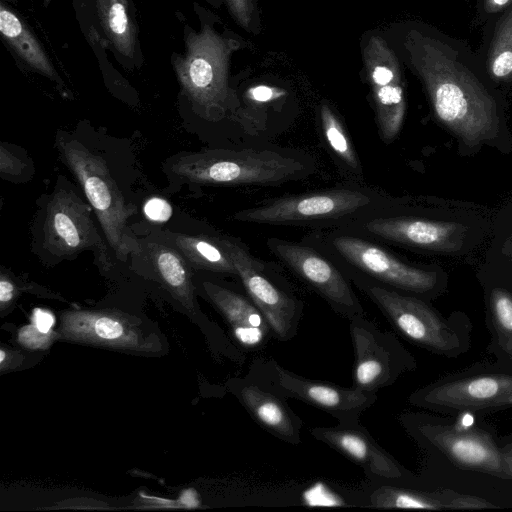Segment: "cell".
Listing matches in <instances>:
<instances>
[{
    "instance_id": "obj_7",
    "label": "cell",
    "mask_w": 512,
    "mask_h": 512,
    "mask_svg": "<svg viewBox=\"0 0 512 512\" xmlns=\"http://www.w3.org/2000/svg\"><path fill=\"white\" fill-rule=\"evenodd\" d=\"M246 376L286 399H296L330 414L340 424L359 422L361 414L377 400L376 393L308 379L269 358L254 359Z\"/></svg>"
},
{
    "instance_id": "obj_25",
    "label": "cell",
    "mask_w": 512,
    "mask_h": 512,
    "mask_svg": "<svg viewBox=\"0 0 512 512\" xmlns=\"http://www.w3.org/2000/svg\"><path fill=\"white\" fill-rule=\"evenodd\" d=\"M321 128L325 140L342 163L354 172H361V166L348 134L334 111L323 104L320 108Z\"/></svg>"
},
{
    "instance_id": "obj_26",
    "label": "cell",
    "mask_w": 512,
    "mask_h": 512,
    "mask_svg": "<svg viewBox=\"0 0 512 512\" xmlns=\"http://www.w3.org/2000/svg\"><path fill=\"white\" fill-rule=\"evenodd\" d=\"M488 56L493 78L505 80L512 76V9L501 19Z\"/></svg>"
},
{
    "instance_id": "obj_29",
    "label": "cell",
    "mask_w": 512,
    "mask_h": 512,
    "mask_svg": "<svg viewBox=\"0 0 512 512\" xmlns=\"http://www.w3.org/2000/svg\"><path fill=\"white\" fill-rule=\"evenodd\" d=\"M18 286L11 276L10 272L5 268H1L0 272V310L1 312L8 309L18 296Z\"/></svg>"
},
{
    "instance_id": "obj_4",
    "label": "cell",
    "mask_w": 512,
    "mask_h": 512,
    "mask_svg": "<svg viewBox=\"0 0 512 512\" xmlns=\"http://www.w3.org/2000/svg\"><path fill=\"white\" fill-rule=\"evenodd\" d=\"M57 146L61 158L94 209L116 257L125 261L129 253L140 251L137 242L126 232L127 221L136 208L125 201L104 159L83 144L65 137H58Z\"/></svg>"
},
{
    "instance_id": "obj_8",
    "label": "cell",
    "mask_w": 512,
    "mask_h": 512,
    "mask_svg": "<svg viewBox=\"0 0 512 512\" xmlns=\"http://www.w3.org/2000/svg\"><path fill=\"white\" fill-rule=\"evenodd\" d=\"M411 405L442 413L488 412L512 407V369L469 370L423 386L408 398Z\"/></svg>"
},
{
    "instance_id": "obj_24",
    "label": "cell",
    "mask_w": 512,
    "mask_h": 512,
    "mask_svg": "<svg viewBox=\"0 0 512 512\" xmlns=\"http://www.w3.org/2000/svg\"><path fill=\"white\" fill-rule=\"evenodd\" d=\"M99 23L115 50L125 58H134L138 47V29L130 0H95Z\"/></svg>"
},
{
    "instance_id": "obj_28",
    "label": "cell",
    "mask_w": 512,
    "mask_h": 512,
    "mask_svg": "<svg viewBox=\"0 0 512 512\" xmlns=\"http://www.w3.org/2000/svg\"><path fill=\"white\" fill-rule=\"evenodd\" d=\"M25 162L10 148L2 143L0 146V171L3 176L16 177L23 173Z\"/></svg>"
},
{
    "instance_id": "obj_3",
    "label": "cell",
    "mask_w": 512,
    "mask_h": 512,
    "mask_svg": "<svg viewBox=\"0 0 512 512\" xmlns=\"http://www.w3.org/2000/svg\"><path fill=\"white\" fill-rule=\"evenodd\" d=\"M406 340L429 352L457 357L470 346V326L444 318L424 299L346 272Z\"/></svg>"
},
{
    "instance_id": "obj_33",
    "label": "cell",
    "mask_w": 512,
    "mask_h": 512,
    "mask_svg": "<svg viewBox=\"0 0 512 512\" xmlns=\"http://www.w3.org/2000/svg\"><path fill=\"white\" fill-rule=\"evenodd\" d=\"M31 323L40 331L48 333L52 331V328L55 325V317L48 310L35 308L31 315Z\"/></svg>"
},
{
    "instance_id": "obj_16",
    "label": "cell",
    "mask_w": 512,
    "mask_h": 512,
    "mask_svg": "<svg viewBox=\"0 0 512 512\" xmlns=\"http://www.w3.org/2000/svg\"><path fill=\"white\" fill-rule=\"evenodd\" d=\"M310 434L359 465L372 480L404 482L411 473L385 451L359 422L330 427H312Z\"/></svg>"
},
{
    "instance_id": "obj_9",
    "label": "cell",
    "mask_w": 512,
    "mask_h": 512,
    "mask_svg": "<svg viewBox=\"0 0 512 512\" xmlns=\"http://www.w3.org/2000/svg\"><path fill=\"white\" fill-rule=\"evenodd\" d=\"M243 287L265 316L273 337L281 342L294 338L303 315V303L284 280L264 262L255 258L238 241L224 237Z\"/></svg>"
},
{
    "instance_id": "obj_15",
    "label": "cell",
    "mask_w": 512,
    "mask_h": 512,
    "mask_svg": "<svg viewBox=\"0 0 512 512\" xmlns=\"http://www.w3.org/2000/svg\"><path fill=\"white\" fill-rule=\"evenodd\" d=\"M43 246L58 259L84 250L97 252L107 264V251L91 217V208L73 190H54L47 203L43 223Z\"/></svg>"
},
{
    "instance_id": "obj_36",
    "label": "cell",
    "mask_w": 512,
    "mask_h": 512,
    "mask_svg": "<svg viewBox=\"0 0 512 512\" xmlns=\"http://www.w3.org/2000/svg\"><path fill=\"white\" fill-rule=\"evenodd\" d=\"M52 0H43L44 6L47 7Z\"/></svg>"
},
{
    "instance_id": "obj_23",
    "label": "cell",
    "mask_w": 512,
    "mask_h": 512,
    "mask_svg": "<svg viewBox=\"0 0 512 512\" xmlns=\"http://www.w3.org/2000/svg\"><path fill=\"white\" fill-rule=\"evenodd\" d=\"M165 238L195 269L237 276L224 237L168 232Z\"/></svg>"
},
{
    "instance_id": "obj_22",
    "label": "cell",
    "mask_w": 512,
    "mask_h": 512,
    "mask_svg": "<svg viewBox=\"0 0 512 512\" xmlns=\"http://www.w3.org/2000/svg\"><path fill=\"white\" fill-rule=\"evenodd\" d=\"M0 33L16 55L37 73L60 82L48 54L27 23L4 3L0 4Z\"/></svg>"
},
{
    "instance_id": "obj_32",
    "label": "cell",
    "mask_w": 512,
    "mask_h": 512,
    "mask_svg": "<svg viewBox=\"0 0 512 512\" xmlns=\"http://www.w3.org/2000/svg\"><path fill=\"white\" fill-rule=\"evenodd\" d=\"M228 7L240 25L248 28L251 16L250 0H226Z\"/></svg>"
},
{
    "instance_id": "obj_27",
    "label": "cell",
    "mask_w": 512,
    "mask_h": 512,
    "mask_svg": "<svg viewBox=\"0 0 512 512\" xmlns=\"http://www.w3.org/2000/svg\"><path fill=\"white\" fill-rule=\"evenodd\" d=\"M56 338L57 331L44 333L32 323L21 327L17 335L19 344L30 350H46Z\"/></svg>"
},
{
    "instance_id": "obj_35",
    "label": "cell",
    "mask_w": 512,
    "mask_h": 512,
    "mask_svg": "<svg viewBox=\"0 0 512 512\" xmlns=\"http://www.w3.org/2000/svg\"><path fill=\"white\" fill-rule=\"evenodd\" d=\"M511 0H486V8L490 12L499 11L506 7Z\"/></svg>"
},
{
    "instance_id": "obj_20",
    "label": "cell",
    "mask_w": 512,
    "mask_h": 512,
    "mask_svg": "<svg viewBox=\"0 0 512 512\" xmlns=\"http://www.w3.org/2000/svg\"><path fill=\"white\" fill-rule=\"evenodd\" d=\"M370 506L403 509H486L496 505L477 496L461 494L450 489L424 491L381 484L369 493Z\"/></svg>"
},
{
    "instance_id": "obj_6",
    "label": "cell",
    "mask_w": 512,
    "mask_h": 512,
    "mask_svg": "<svg viewBox=\"0 0 512 512\" xmlns=\"http://www.w3.org/2000/svg\"><path fill=\"white\" fill-rule=\"evenodd\" d=\"M224 41L208 27L190 33L186 52L176 57L174 67L185 95L196 112L210 121H218L230 108L227 86V58Z\"/></svg>"
},
{
    "instance_id": "obj_19",
    "label": "cell",
    "mask_w": 512,
    "mask_h": 512,
    "mask_svg": "<svg viewBox=\"0 0 512 512\" xmlns=\"http://www.w3.org/2000/svg\"><path fill=\"white\" fill-rule=\"evenodd\" d=\"M203 289L211 303L228 322L237 343L246 350H257L273 336L270 326L250 297L230 288L205 281Z\"/></svg>"
},
{
    "instance_id": "obj_11",
    "label": "cell",
    "mask_w": 512,
    "mask_h": 512,
    "mask_svg": "<svg viewBox=\"0 0 512 512\" xmlns=\"http://www.w3.org/2000/svg\"><path fill=\"white\" fill-rule=\"evenodd\" d=\"M349 332L354 350L352 388L376 393L415 370V358L398 338L365 316L350 319Z\"/></svg>"
},
{
    "instance_id": "obj_2",
    "label": "cell",
    "mask_w": 512,
    "mask_h": 512,
    "mask_svg": "<svg viewBox=\"0 0 512 512\" xmlns=\"http://www.w3.org/2000/svg\"><path fill=\"white\" fill-rule=\"evenodd\" d=\"M299 156L271 149H213L178 155L170 172L184 182L201 185L273 186L309 173Z\"/></svg>"
},
{
    "instance_id": "obj_31",
    "label": "cell",
    "mask_w": 512,
    "mask_h": 512,
    "mask_svg": "<svg viewBox=\"0 0 512 512\" xmlns=\"http://www.w3.org/2000/svg\"><path fill=\"white\" fill-rule=\"evenodd\" d=\"M284 94L285 91L278 87L256 85L247 90L245 97L255 104H266L279 99Z\"/></svg>"
},
{
    "instance_id": "obj_30",
    "label": "cell",
    "mask_w": 512,
    "mask_h": 512,
    "mask_svg": "<svg viewBox=\"0 0 512 512\" xmlns=\"http://www.w3.org/2000/svg\"><path fill=\"white\" fill-rule=\"evenodd\" d=\"M143 211L149 220L155 222H165L172 214L169 202L160 197L149 198L144 204Z\"/></svg>"
},
{
    "instance_id": "obj_18",
    "label": "cell",
    "mask_w": 512,
    "mask_h": 512,
    "mask_svg": "<svg viewBox=\"0 0 512 512\" xmlns=\"http://www.w3.org/2000/svg\"><path fill=\"white\" fill-rule=\"evenodd\" d=\"M230 388L250 416L268 433L289 444L301 442L302 421L286 398L247 376L232 380Z\"/></svg>"
},
{
    "instance_id": "obj_21",
    "label": "cell",
    "mask_w": 512,
    "mask_h": 512,
    "mask_svg": "<svg viewBox=\"0 0 512 512\" xmlns=\"http://www.w3.org/2000/svg\"><path fill=\"white\" fill-rule=\"evenodd\" d=\"M146 256L151 269L161 284L176 298L188 312L195 311L192 268L184 256L173 246L149 243Z\"/></svg>"
},
{
    "instance_id": "obj_10",
    "label": "cell",
    "mask_w": 512,
    "mask_h": 512,
    "mask_svg": "<svg viewBox=\"0 0 512 512\" xmlns=\"http://www.w3.org/2000/svg\"><path fill=\"white\" fill-rule=\"evenodd\" d=\"M326 247L358 273L392 289L423 297L438 285L434 271L408 265L383 247L349 233L334 232L325 237ZM348 271V270H347Z\"/></svg>"
},
{
    "instance_id": "obj_12",
    "label": "cell",
    "mask_w": 512,
    "mask_h": 512,
    "mask_svg": "<svg viewBox=\"0 0 512 512\" xmlns=\"http://www.w3.org/2000/svg\"><path fill=\"white\" fill-rule=\"evenodd\" d=\"M374 203L371 193L332 189L284 196L235 213L234 219L257 224H316L350 218Z\"/></svg>"
},
{
    "instance_id": "obj_17",
    "label": "cell",
    "mask_w": 512,
    "mask_h": 512,
    "mask_svg": "<svg viewBox=\"0 0 512 512\" xmlns=\"http://www.w3.org/2000/svg\"><path fill=\"white\" fill-rule=\"evenodd\" d=\"M359 227L382 240L437 252L460 249L466 232V227L459 223L405 216L373 217Z\"/></svg>"
},
{
    "instance_id": "obj_14",
    "label": "cell",
    "mask_w": 512,
    "mask_h": 512,
    "mask_svg": "<svg viewBox=\"0 0 512 512\" xmlns=\"http://www.w3.org/2000/svg\"><path fill=\"white\" fill-rule=\"evenodd\" d=\"M60 340L140 353L159 352L160 345L130 316L111 309L69 310L60 315Z\"/></svg>"
},
{
    "instance_id": "obj_34",
    "label": "cell",
    "mask_w": 512,
    "mask_h": 512,
    "mask_svg": "<svg viewBox=\"0 0 512 512\" xmlns=\"http://www.w3.org/2000/svg\"><path fill=\"white\" fill-rule=\"evenodd\" d=\"M504 463V479H512V437L501 445Z\"/></svg>"
},
{
    "instance_id": "obj_13",
    "label": "cell",
    "mask_w": 512,
    "mask_h": 512,
    "mask_svg": "<svg viewBox=\"0 0 512 512\" xmlns=\"http://www.w3.org/2000/svg\"><path fill=\"white\" fill-rule=\"evenodd\" d=\"M268 248L292 272L322 297L338 315L350 320L364 308L343 273L330 259L308 244L270 238Z\"/></svg>"
},
{
    "instance_id": "obj_1",
    "label": "cell",
    "mask_w": 512,
    "mask_h": 512,
    "mask_svg": "<svg viewBox=\"0 0 512 512\" xmlns=\"http://www.w3.org/2000/svg\"><path fill=\"white\" fill-rule=\"evenodd\" d=\"M406 47L437 119L469 146L493 139L499 128L496 103L474 74L429 37L411 33Z\"/></svg>"
},
{
    "instance_id": "obj_5",
    "label": "cell",
    "mask_w": 512,
    "mask_h": 512,
    "mask_svg": "<svg viewBox=\"0 0 512 512\" xmlns=\"http://www.w3.org/2000/svg\"><path fill=\"white\" fill-rule=\"evenodd\" d=\"M399 420L415 441L445 456L455 466L504 479L500 444L485 426L415 413L403 414Z\"/></svg>"
}]
</instances>
